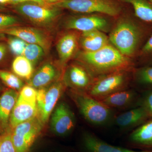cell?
<instances>
[{
    "label": "cell",
    "instance_id": "1",
    "mask_svg": "<svg viewBox=\"0 0 152 152\" xmlns=\"http://www.w3.org/2000/svg\"><path fill=\"white\" fill-rule=\"evenodd\" d=\"M80 57L91 74L99 77L118 71H129L133 66L129 58L109 44L96 51L83 52Z\"/></svg>",
    "mask_w": 152,
    "mask_h": 152
},
{
    "label": "cell",
    "instance_id": "2",
    "mask_svg": "<svg viewBox=\"0 0 152 152\" xmlns=\"http://www.w3.org/2000/svg\"><path fill=\"white\" fill-rule=\"evenodd\" d=\"M144 28L130 20H120L110 33L109 41L123 55L134 56L146 34Z\"/></svg>",
    "mask_w": 152,
    "mask_h": 152
},
{
    "label": "cell",
    "instance_id": "3",
    "mask_svg": "<svg viewBox=\"0 0 152 152\" xmlns=\"http://www.w3.org/2000/svg\"><path fill=\"white\" fill-rule=\"evenodd\" d=\"M71 95L82 115L91 124H104L111 117V108L87 93L74 90Z\"/></svg>",
    "mask_w": 152,
    "mask_h": 152
},
{
    "label": "cell",
    "instance_id": "4",
    "mask_svg": "<svg viewBox=\"0 0 152 152\" xmlns=\"http://www.w3.org/2000/svg\"><path fill=\"white\" fill-rule=\"evenodd\" d=\"M52 6L82 13H99L112 17L118 16L121 8L114 0H62Z\"/></svg>",
    "mask_w": 152,
    "mask_h": 152
},
{
    "label": "cell",
    "instance_id": "5",
    "mask_svg": "<svg viewBox=\"0 0 152 152\" xmlns=\"http://www.w3.org/2000/svg\"><path fill=\"white\" fill-rule=\"evenodd\" d=\"M127 71H118L100 76L94 80L87 94L100 100L114 93L126 90L129 80Z\"/></svg>",
    "mask_w": 152,
    "mask_h": 152
},
{
    "label": "cell",
    "instance_id": "6",
    "mask_svg": "<svg viewBox=\"0 0 152 152\" xmlns=\"http://www.w3.org/2000/svg\"><path fill=\"white\" fill-rule=\"evenodd\" d=\"M43 125L37 116L11 129L12 140L17 152H29Z\"/></svg>",
    "mask_w": 152,
    "mask_h": 152
},
{
    "label": "cell",
    "instance_id": "7",
    "mask_svg": "<svg viewBox=\"0 0 152 152\" xmlns=\"http://www.w3.org/2000/svg\"><path fill=\"white\" fill-rule=\"evenodd\" d=\"M60 8L48 7L34 2L18 4L16 10L31 21L39 26H47L55 21L61 14Z\"/></svg>",
    "mask_w": 152,
    "mask_h": 152
},
{
    "label": "cell",
    "instance_id": "8",
    "mask_svg": "<svg viewBox=\"0 0 152 152\" xmlns=\"http://www.w3.org/2000/svg\"><path fill=\"white\" fill-rule=\"evenodd\" d=\"M64 89L62 83L58 82L48 88L37 90V117L43 124L48 122Z\"/></svg>",
    "mask_w": 152,
    "mask_h": 152
},
{
    "label": "cell",
    "instance_id": "9",
    "mask_svg": "<svg viewBox=\"0 0 152 152\" xmlns=\"http://www.w3.org/2000/svg\"><path fill=\"white\" fill-rule=\"evenodd\" d=\"M75 126V118L70 109L65 103L59 104L51 119V128L53 132L58 136L66 135L72 132Z\"/></svg>",
    "mask_w": 152,
    "mask_h": 152
},
{
    "label": "cell",
    "instance_id": "10",
    "mask_svg": "<svg viewBox=\"0 0 152 152\" xmlns=\"http://www.w3.org/2000/svg\"><path fill=\"white\" fill-rule=\"evenodd\" d=\"M92 76L91 73L84 67L78 64L72 65L67 71L66 82L75 91H88L95 80Z\"/></svg>",
    "mask_w": 152,
    "mask_h": 152
},
{
    "label": "cell",
    "instance_id": "11",
    "mask_svg": "<svg viewBox=\"0 0 152 152\" xmlns=\"http://www.w3.org/2000/svg\"><path fill=\"white\" fill-rule=\"evenodd\" d=\"M69 29L81 31L83 33L93 31H105L108 23L103 17L97 15L76 17L69 20L66 24Z\"/></svg>",
    "mask_w": 152,
    "mask_h": 152
},
{
    "label": "cell",
    "instance_id": "12",
    "mask_svg": "<svg viewBox=\"0 0 152 152\" xmlns=\"http://www.w3.org/2000/svg\"><path fill=\"white\" fill-rule=\"evenodd\" d=\"M0 33L20 38L27 43L39 45L44 49L49 48V41L40 31L31 28H9L0 30Z\"/></svg>",
    "mask_w": 152,
    "mask_h": 152
},
{
    "label": "cell",
    "instance_id": "13",
    "mask_svg": "<svg viewBox=\"0 0 152 152\" xmlns=\"http://www.w3.org/2000/svg\"><path fill=\"white\" fill-rule=\"evenodd\" d=\"M82 140L86 152H152V150L138 151L113 145L104 141L91 133H85Z\"/></svg>",
    "mask_w": 152,
    "mask_h": 152
},
{
    "label": "cell",
    "instance_id": "14",
    "mask_svg": "<svg viewBox=\"0 0 152 152\" xmlns=\"http://www.w3.org/2000/svg\"><path fill=\"white\" fill-rule=\"evenodd\" d=\"M37 114V104L29 103L18 99L10 117L9 126L11 129L19 124L34 118Z\"/></svg>",
    "mask_w": 152,
    "mask_h": 152
},
{
    "label": "cell",
    "instance_id": "15",
    "mask_svg": "<svg viewBox=\"0 0 152 152\" xmlns=\"http://www.w3.org/2000/svg\"><path fill=\"white\" fill-rule=\"evenodd\" d=\"M129 141L133 146L152 150V119L133 131L129 137Z\"/></svg>",
    "mask_w": 152,
    "mask_h": 152
},
{
    "label": "cell",
    "instance_id": "16",
    "mask_svg": "<svg viewBox=\"0 0 152 152\" xmlns=\"http://www.w3.org/2000/svg\"><path fill=\"white\" fill-rule=\"evenodd\" d=\"M151 118L142 106L132 109L120 114L116 118L117 125L122 128H129L141 125Z\"/></svg>",
    "mask_w": 152,
    "mask_h": 152
},
{
    "label": "cell",
    "instance_id": "17",
    "mask_svg": "<svg viewBox=\"0 0 152 152\" xmlns=\"http://www.w3.org/2000/svg\"><path fill=\"white\" fill-rule=\"evenodd\" d=\"M19 94L16 90L9 88L0 96V126L6 129L10 124L11 113L16 103Z\"/></svg>",
    "mask_w": 152,
    "mask_h": 152
},
{
    "label": "cell",
    "instance_id": "18",
    "mask_svg": "<svg viewBox=\"0 0 152 152\" xmlns=\"http://www.w3.org/2000/svg\"><path fill=\"white\" fill-rule=\"evenodd\" d=\"M109 38L100 31L83 33L81 45L85 52L96 51L109 44Z\"/></svg>",
    "mask_w": 152,
    "mask_h": 152
},
{
    "label": "cell",
    "instance_id": "19",
    "mask_svg": "<svg viewBox=\"0 0 152 152\" xmlns=\"http://www.w3.org/2000/svg\"><path fill=\"white\" fill-rule=\"evenodd\" d=\"M57 76V72L53 65H44L30 79L29 86L36 89H40L51 83Z\"/></svg>",
    "mask_w": 152,
    "mask_h": 152
},
{
    "label": "cell",
    "instance_id": "20",
    "mask_svg": "<svg viewBox=\"0 0 152 152\" xmlns=\"http://www.w3.org/2000/svg\"><path fill=\"white\" fill-rule=\"evenodd\" d=\"M77 36L75 33H68L61 38L57 44V49L62 62H66L72 56L77 49Z\"/></svg>",
    "mask_w": 152,
    "mask_h": 152
},
{
    "label": "cell",
    "instance_id": "21",
    "mask_svg": "<svg viewBox=\"0 0 152 152\" xmlns=\"http://www.w3.org/2000/svg\"><path fill=\"white\" fill-rule=\"evenodd\" d=\"M135 96L134 91L126 89L114 93L99 101L110 108L123 107L132 103Z\"/></svg>",
    "mask_w": 152,
    "mask_h": 152
},
{
    "label": "cell",
    "instance_id": "22",
    "mask_svg": "<svg viewBox=\"0 0 152 152\" xmlns=\"http://www.w3.org/2000/svg\"><path fill=\"white\" fill-rule=\"evenodd\" d=\"M132 6L137 18L152 24V4L146 0H121Z\"/></svg>",
    "mask_w": 152,
    "mask_h": 152
},
{
    "label": "cell",
    "instance_id": "23",
    "mask_svg": "<svg viewBox=\"0 0 152 152\" xmlns=\"http://www.w3.org/2000/svg\"><path fill=\"white\" fill-rule=\"evenodd\" d=\"M12 69L16 75L22 78L29 80L32 77L33 65L23 56H18L14 59Z\"/></svg>",
    "mask_w": 152,
    "mask_h": 152
},
{
    "label": "cell",
    "instance_id": "24",
    "mask_svg": "<svg viewBox=\"0 0 152 152\" xmlns=\"http://www.w3.org/2000/svg\"><path fill=\"white\" fill-rule=\"evenodd\" d=\"M44 52V49L39 45L27 43L22 56L27 59L34 65L43 56Z\"/></svg>",
    "mask_w": 152,
    "mask_h": 152
},
{
    "label": "cell",
    "instance_id": "25",
    "mask_svg": "<svg viewBox=\"0 0 152 152\" xmlns=\"http://www.w3.org/2000/svg\"><path fill=\"white\" fill-rule=\"evenodd\" d=\"M0 79L12 89L19 91L23 87V83L18 76L7 71L0 70Z\"/></svg>",
    "mask_w": 152,
    "mask_h": 152
},
{
    "label": "cell",
    "instance_id": "26",
    "mask_svg": "<svg viewBox=\"0 0 152 152\" xmlns=\"http://www.w3.org/2000/svg\"><path fill=\"white\" fill-rule=\"evenodd\" d=\"M135 77L139 83L152 86V66H145L138 69L135 73Z\"/></svg>",
    "mask_w": 152,
    "mask_h": 152
},
{
    "label": "cell",
    "instance_id": "27",
    "mask_svg": "<svg viewBox=\"0 0 152 152\" xmlns=\"http://www.w3.org/2000/svg\"><path fill=\"white\" fill-rule=\"evenodd\" d=\"M0 152H17L12 140L11 129H7L0 135Z\"/></svg>",
    "mask_w": 152,
    "mask_h": 152
},
{
    "label": "cell",
    "instance_id": "28",
    "mask_svg": "<svg viewBox=\"0 0 152 152\" xmlns=\"http://www.w3.org/2000/svg\"><path fill=\"white\" fill-rule=\"evenodd\" d=\"M37 90L29 86H24L21 89L18 99L31 104L37 103Z\"/></svg>",
    "mask_w": 152,
    "mask_h": 152
},
{
    "label": "cell",
    "instance_id": "29",
    "mask_svg": "<svg viewBox=\"0 0 152 152\" xmlns=\"http://www.w3.org/2000/svg\"><path fill=\"white\" fill-rule=\"evenodd\" d=\"M8 44L10 50L14 54L22 56L27 43L18 37L10 38Z\"/></svg>",
    "mask_w": 152,
    "mask_h": 152
},
{
    "label": "cell",
    "instance_id": "30",
    "mask_svg": "<svg viewBox=\"0 0 152 152\" xmlns=\"http://www.w3.org/2000/svg\"><path fill=\"white\" fill-rule=\"evenodd\" d=\"M18 22L15 17L9 15L0 14V30L7 28L17 24Z\"/></svg>",
    "mask_w": 152,
    "mask_h": 152
},
{
    "label": "cell",
    "instance_id": "31",
    "mask_svg": "<svg viewBox=\"0 0 152 152\" xmlns=\"http://www.w3.org/2000/svg\"><path fill=\"white\" fill-rule=\"evenodd\" d=\"M141 106L145 109L151 118H152V91L145 96Z\"/></svg>",
    "mask_w": 152,
    "mask_h": 152
},
{
    "label": "cell",
    "instance_id": "32",
    "mask_svg": "<svg viewBox=\"0 0 152 152\" xmlns=\"http://www.w3.org/2000/svg\"><path fill=\"white\" fill-rule=\"evenodd\" d=\"M141 53L144 56L151 57L152 58V34L143 46Z\"/></svg>",
    "mask_w": 152,
    "mask_h": 152
},
{
    "label": "cell",
    "instance_id": "33",
    "mask_svg": "<svg viewBox=\"0 0 152 152\" xmlns=\"http://www.w3.org/2000/svg\"><path fill=\"white\" fill-rule=\"evenodd\" d=\"M26 2H34L43 5H45V2L44 0H10V3L13 4H19Z\"/></svg>",
    "mask_w": 152,
    "mask_h": 152
},
{
    "label": "cell",
    "instance_id": "34",
    "mask_svg": "<svg viewBox=\"0 0 152 152\" xmlns=\"http://www.w3.org/2000/svg\"><path fill=\"white\" fill-rule=\"evenodd\" d=\"M7 52V48L4 44L0 43V61L4 58Z\"/></svg>",
    "mask_w": 152,
    "mask_h": 152
},
{
    "label": "cell",
    "instance_id": "35",
    "mask_svg": "<svg viewBox=\"0 0 152 152\" xmlns=\"http://www.w3.org/2000/svg\"><path fill=\"white\" fill-rule=\"evenodd\" d=\"M46 2L50 3V4H56L59 2L61 1L62 0H44Z\"/></svg>",
    "mask_w": 152,
    "mask_h": 152
},
{
    "label": "cell",
    "instance_id": "36",
    "mask_svg": "<svg viewBox=\"0 0 152 152\" xmlns=\"http://www.w3.org/2000/svg\"><path fill=\"white\" fill-rule=\"evenodd\" d=\"M10 0H0V3L5 4V3H10Z\"/></svg>",
    "mask_w": 152,
    "mask_h": 152
},
{
    "label": "cell",
    "instance_id": "37",
    "mask_svg": "<svg viewBox=\"0 0 152 152\" xmlns=\"http://www.w3.org/2000/svg\"><path fill=\"white\" fill-rule=\"evenodd\" d=\"M4 34L0 33V39H4Z\"/></svg>",
    "mask_w": 152,
    "mask_h": 152
},
{
    "label": "cell",
    "instance_id": "38",
    "mask_svg": "<svg viewBox=\"0 0 152 152\" xmlns=\"http://www.w3.org/2000/svg\"><path fill=\"white\" fill-rule=\"evenodd\" d=\"M5 10V8L3 6L0 5V11H2Z\"/></svg>",
    "mask_w": 152,
    "mask_h": 152
},
{
    "label": "cell",
    "instance_id": "39",
    "mask_svg": "<svg viewBox=\"0 0 152 152\" xmlns=\"http://www.w3.org/2000/svg\"><path fill=\"white\" fill-rule=\"evenodd\" d=\"M149 1H150L151 2V3L152 4V0H149Z\"/></svg>",
    "mask_w": 152,
    "mask_h": 152
}]
</instances>
